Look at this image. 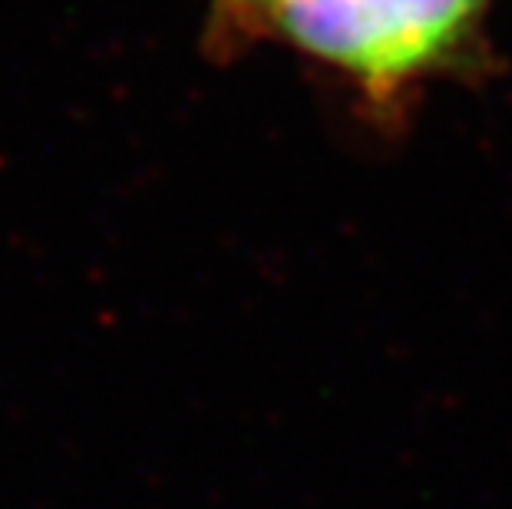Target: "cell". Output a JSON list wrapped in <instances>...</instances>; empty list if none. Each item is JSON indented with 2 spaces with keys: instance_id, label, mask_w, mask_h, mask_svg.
I'll list each match as a JSON object with an SVG mask.
<instances>
[{
  "instance_id": "obj_1",
  "label": "cell",
  "mask_w": 512,
  "mask_h": 509,
  "mask_svg": "<svg viewBox=\"0 0 512 509\" xmlns=\"http://www.w3.org/2000/svg\"><path fill=\"white\" fill-rule=\"evenodd\" d=\"M493 0H232L209 10L222 50L275 40L331 70L364 110L394 116L413 90L486 63Z\"/></svg>"
},
{
  "instance_id": "obj_2",
  "label": "cell",
  "mask_w": 512,
  "mask_h": 509,
  "mask_svg": "<svg viewBox=\"0 0 512 509\" xmlns=\"http://www.w3.org/2000/svg\"><path fill=\"white\" fill-rule=\"evenodd\" d=\"M232 0H212V10H219V7H228Z\"/></svg>"
}]
</instances>
